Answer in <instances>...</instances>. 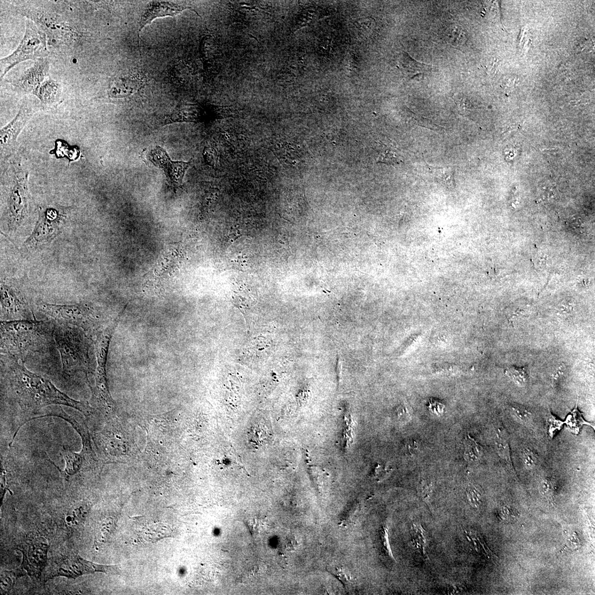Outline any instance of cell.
<instances>
[{"instance_id":"obj_1","label":"cell","mask_w":595,"mask_h":595,"mask_svg":"<svg viewBox=\"0 0 595 595\" xmlns=\"http://www.w3.org/2000/svg\"><path fill=\"white\" fill-rule=\"evenodd\" d=\"M5 379L10 393L27 417V422L38 417L49 406L71 407L87 415L91 409L87 403L74 400L62 393L48 380L28 370L19 360L11 358L6 366Z\"/></svg>"},{"instance_id":"obj_2","label":"cell","mask_w":595,"mask_h":595,"mask_svg":"<svg viewBox=\"0 0 595 595\" xmlns=\"http://www.w3.org/2000/svg\"><path fill=\"white\" fill-rule=\"evenodd\" d=\"M52 327L33 320L3 321L1 323L2 351L10 358L21 361L41 351L51 341Z\"/></svg>"},{"instance_id":"obj_3","label":"cell","mask_w":595,"mask_h":595,"mask_svg":"<svg viewBox=\"0 0 595 595\" xmlns=\"http://www.w3.org/2000/svg\"><path fill=\"white\" fill-rule=\"evenodd\" d=\"M46 42V36L44 31L39 28L32 20L28 19L24 37L18 48L10 56L0 61L1 79L11 68L22 62L46 58L48 54Z\"/></svg>"},{"instance_id":"obj_4","label":"cell","mask_w":595,"mask_h":595,"mask_svg":"<svg viewBox=\"0 0 595 595\" xmlns=\"http://www.w3.org/2000/svg\"><path fill=\"white\" fill-rule=\"evenodd\" d=\"M45 573L46 582L57 576L76 579L83 575L101 572L108 574H118L120 571L115 566H103L86 561L76 552H66L52 558Z\"/></svg>"},{"instance_id":"obj_5","label":"cell","mask_w":595,"mask_h":595,"mask_svg":"<svg viewBox=\"0 0 595 595\" xmlns=\"http://www.w3.org/2000/svg\"><path fill=\"white\" fill-rule=\"evenodd\" d=\"M10 169L11 185L7 200V218L9 228L15 231L24 222L28 214V173L21 164H13Z\"/></svg>"},{"instance_id":"obj_6","label":"cell","mask_w":595,"mask_h":595,"mask_svg":"<svg viewBox=\"0 0 595 595\" xmlns=\"http://www.w3.org/2000/svg\"><path fill=\"white\" fill-rule=\"evenodd\" d=\"M68 214V208L64 207H41L35 228L24 242L23 248L33 249L50 243L64 228Z\"/></svg>"},{"instance_id":"obj_7","label":"cell","mask_w":595,"mask_h":595,"mask_svg":"<svg viewBox=\"0 0 595 595\" xmlns=\"http://www.w3.org/2000/svg\"><path fill=\"white\" fill-rule=\"evenodd\" d=\"M39 311L60 324L76 326L87 331L93 325L95 316L87 303L58 305L46 302L37 304Z\"/></svg>"},{"instance_id":"obj_8","label":"cell","mask_w":595,"mask_h":595,"mask_svg":"<svg viewBox=\"0 0 595 595\" xmlns=\"http://www.w3.org/2000/svg\"><path fill=\"white\" fill-rule=\"evenodd\" d=\"M2 317L7 321L33 320L32 314L25 297L19 289L7 279H2Z\"/></svg>"},{"instance_id":"obj_9","label":"cell","mask_w":595,"mask_h":595,"mask_svg":"<svg viewBox=\"0 0 595 595\" xmlns=\"http://www.w3.org/2000/svg\"><path fill=\"white\" fill-rule=\"evenodd\" d=\"M82 448L80 452H76L69 449L63 448L62 456L66 462V466L63 471H61L64 479L69 481L77 476L84 475L93 465V451L90 435L81 437Z\"/></svg>"},{"instance_id":"obj_10","label":"cell","mask_w":595,"mask_h":595,"mask_svg":"<svg viewBox=\"0 0 595 595\" xmlns=\"http://www.w3.org/2000/svg\"><path fill=\"white\" fill-rule=\"evenodd\" d=\"M33 115L32 109L23 104L14 118L0 131L2 159L9 157L14 152L21 132Z\"/></svg>"},{"instance_id":"obj_11","label":"cell","mask_w":595,"mask_h":595,"mask_svg":"<svg viewBox=\"0 0 595 595\" xmlns=\"http://www.w3.org/2000/svg\"><path fill=\"white\" fill-rule=\"evenodd\" d=\"M148 160L154 166L165 172L172 183L182 184L186 170L191 165V161H172L165 150L160 146L155 147L148 154Z\"/></svg>"},{"instance_id":"obj_12","label":"cell","mask_w":595,"mask_h":595,"mask_svg":"<svg viewBox=\"0 0 595 595\" xmlns=\"http://www.w3.org/2000/svg\"><path fill=\"white\" fill-rule=\"evenodd\" d=\"M49 70L50 62L48 59H38L32 66L10 82L21 91L32 93L49 78Z\"/></svg>"},{"instance_id":"obj_13","label":"cell","mask_w":595,"mask_h":595,"mask_svg":"<svg viewBox=\"0 0 595 595\" xmlns=\"http://www.w3.org/2000/svg\"><path fill=\"white\" fill-rule=\"evenodd\" d=\"M185 10H191L200 16L199 13L191 9L190 7H187L184 5L165 2L150 3L148 5L147 9L141 16L138 36H139V33L142 32V30L147 25H150L154 20L166 16L174 17Z\"/></svg>"},{"instance_id":"obj_14","label":"cell","mask_w":595,"mask_h":595,"mask_svg":"<svg viewBox=\"0 0 595 595\" xmlns=\"http://www.w3.org/2000/svg\"><path fill=\"white\" fill-rule=\"evenodd\" d=\"M48 546L40 541L29 542L23 547V566L30 576H40L46 566Z\"/></svg>"},{"instance_id":"obj_15","label":"cell","mask_w":595,"mask_h":595,"mask_svg":"<svg viewBox=\"0 0 595 595\" xmlns=\"http://www.w3.org/2000/svg\"><path fill=\"white\" fill-rule=\"evenodd\" d=\"M44 105H51L57 102L61 95L60 84L49 77L47 78L32 93Z\"/></svg>"},{"instance_id":"obj_16","label":"cell","mask_w":595,"mask_h":595,"mask_svg":"<svg viewBox=\"0 0 595 595\" xmlns=\"http://www.w3.org/2000/svg\"><path fill=\"white\" fill-rule=\"evenodd\" d=\"M397 65L398 68L410 78L419 74L429 73L432 69L431 66L414 60L409 56V54L405 52H402L399 57Z\"/></svg>"},{"instance_id":"obj_17","label":"cell","mask_w":595,"mask_h":595,"mask_svg":"<svg viewBox=\"0 0 595 595\" xmlns=\"http://www.w3.org/2000/svg\"><path fill=\"white\" fill-rule=\"evenodd\" d=\"M135 78L125 77L114 82L109 91V96L112 98L127 97L137 89L138 82Z\"/></svg>"},{"instance_id":"obj_18","label":"cell","mask_w":595,"mask_h":595,"mask_svg":"<svg viewBox=\"0 0 595 595\" xmlns=\"http://www.w3.org/2000/svg\"><path fill=\"white\" fill-rule=\"evenodd\" d=\"M349 27L351 32L358 38L366 39L375 33L377 23L372 18H364L352 21Z\"/></svg>"},{"instance_id":"obj_19","label":"cell","mask_w":595,"mask_h":595,"mask_svg":"<svg viewBox=\"0 0 595 595\" xmlns=\"http://www.w3.org/2000/svg\"><path fill=\"white\" fill-rule=\"evenodd\" d=\"M412 542L425 559H429L427 552L428 544L427 532L419 522H413L412 526Z\"/></svg>"},{"instance_id":"obj_20","label":"cell","mask_w":595,"mask_h":595,"mask_svg":"<svg viewBox=\"0 0 595 595\" xmlns=\"http://www.w3.org/2000/svg\"><path fill=\"white\" fill-rule=\"evenodd\" d=\"M496 446L499 456L505 461L509 467L512 468L510 437L504 429H498L496 434Z\"/></svg>"},{"instance_id":"obj_21","label":"cell","mask_w":595,"mask_h":595,"mask_svg":"<svg viewBox=\"0 0 595 595\" xmlns=\"http://www.w3.org/2000/svg\"><path fill=\"white\" fill-rule=\"evenodd\" d=\"M464 458L468 462L479 461L482 456L483 448L472 437L467 435L464 442Z\"/></svg>"},{"instance_id":"obj_22","label":"cell","mask_w":595,"mask_h":595,"mask_svg":"<svg viewBox=\"0 0 595 595\" xmlns=\"http://www.w3.org/2000/svg\"><path fill=\"white\" fill-rule=\"evenodd\" d=\"M87 515V506L81 505L75 509V510L68 513L66 516V524L68 528L73 529L81 526L83 521Z\"/></svg>"},{"instance_id":"obj_23","label":"cell","mask_w":595,"mask_h":595,"mask_svg":"<svg viewBox=\"0 0 595 595\" xmlns=\"http://www.w3.org/2000/svg\"><path fill=\"white\" fill-rule=\"evenodd\" d=\"M466 537L467 541L477 552L482 553L488 558H491L494 555L479 535L472 532L466 531Z\"/></svg>"},{"instance_id":"obj_24","label":"cell","mask_w":595,"mask_h":595,"mask_svg":"<svg viewBox=\"0 0 595 595\" xmlns=\"http://www.w3.org/2000/svg\"><path fill=\"white\" fill-rule=\"evenodd\" d=\"M505 374L510 378L516 386L523 387L527 385L528 381V375L523 367L515 366L509 367L505 371Z\"/></svg>"},{"instance_id":"obj_25","label":"cell","mask_w":595,"mask_h":595,"mask_svg":"<svg viewBox=\"0 0 595 595\" xmlns=\"http://www.w3.org/2000/svg\"><path fill=\"white\" fill-rule=\"evenodd\" d=\"M510 412L515 419L523 424H528L532 419V413L524 407L514 404L511 406Z\"/></svg>"},{"instance_id":"obj_26","label":"cell","mask_w":595,"mask_h":595,"mask_svg":"<svg viewBox=\"0 0 595 595\" xmlns=\"http://www.w3.org/2000/svg\"><path fill=\"white\" fill-rule=\"evenodd\" d=\"M435 177L437 181L445 186H455L454 170L451 168L437 169L435 170Z\"/></svg>"},{"instance_id":"obj_27","label":"cell","mask_w":595,"mask_h":595,"mask_svg":"<svg viewBox=\"0 0 595 595\" xmlns=\"http://www.w3.org/2000/svg\"><path fill=\"white\" fill-rule=\"evenodd\" d=\"M379 162L387 164H398L402 162L394 149L383 145Z\"/></svg>"},{"instance_id":"obj_28","label":"cell","mask_w":595,"mask_h":595,"mask_svg":"<svg viewBox=\"0 0 595 595\" xmlns=\"http://www.w3.org/2000/svg\"><path fill=\"white\" fill-rule=\"evenodd\" d=\"M538 490L540 495L552 502L554 497V487L551 479L547 478L540 482Z\"/></svg>"},{"instance_id":"obj_29","label":"cell","mask_w":595,"mask_h":595,"mask_svg":"<svg viewBox=\"0 0 595 595\" xmlns=\"http://www.w3.org/2000/svg\"><path fill=\"white\" fill-rule=\"evenodd\" d=\"M521 460L524 467L528 469L533 468L536 465L537 457L532 450L526 448L521 451Z\"/></svg>"},{"instance_id":"obj_30","label":"cell","mask_w":595,"mask_h":595,"mask_svg":"<svg viewBox=\"0 0 595 595\" xmlns=\"http://www.w3.org/2000/svg\"><path fill=\"white\" fill-rule=\"evenodd\" d=\"M466 495L469 504L472 507H478L481 502V495L478 489L474 485H470L466 489Z\"/></svg>"},{"instance_id":"obj_31","label":"cell","mask_w":595,"mask_h":595,"mask_svg":"<svg viewBox=\"0 0 595 595\" xmlns=\"http://www.w3.org/2000/svg\"><path fill=\"white\" fill-rule=\"evenodd\" d=\"M381 539L383 551H384V553L388 557L395 561L392 552H391V550L389 540L388 528L386 526H383L381 531Z\"/></svg>"},{"instance_id":"obj_32","label":"cell","mask_w":595,"mask_h":595,"mask_svg":"<svg viewBox=\"0 0 595 595\" xmlns=\"http://www.w3.org/2000/svg\"><path fill=\"white\" fill-rule=\"evenodd\" d=\"M449 31V36H451V41L454 45H460L464 41V32L460 27L453 26Z\"/></svg>"},{"instance_id":"obj_33","label":"cell","mask_w":595,"mask_h":595,"mask_svg":"<svg viewBox=\"0 0 595 595\" xmlns=\"http://www.w3.org/2000/svg\"><path fill=\"white\" fill-rule=\"evenodd\" d=\"M333 572L344 585L348 586L351 584L352 577L343 568L336 567L333 570Z\"/></svg>"},{"instance_id":"obj_34","label":"cell","mask_w":595,"mask_h":595,"mask_svg":"<svg viewBox=\"0 0 595 595\" xmlns=\"http://www.w3.org/2000/svg\"><path fill=\"white\" fill-rule=\"evenodd\" d=\"M14 574L11 571H6L2 575V588L5 590H10L13 585Z\"/></svg>"},{"instance_id":"obj_35","label":"cell","mask_w":595,"mask_h":595,"mask_svg":"<svg viewBox=\"0 0 595 595\" xmlns=\"http://www.w3.org/2000/svg\"><path fill=\"white\" fill-rule=\"evenodd\" d=\"M359 509V504H358L350 506L343 516L342 523L346 524L351 523L358 512Z\"/></svg>"},{"instance_id":"obj_36","label":"cell","mask_w":595,"mask_h":595,"mask_svg":"<svg viewBox=\"0 0 595 595\" xmlns=\"http://www.w3.org/2000/svg\"><path fill=\"white\" fill-rule=\"evenodd\" d=\"M465 592V587L461 584H450L447 588V592L449 594H459Z\"/></svg>"},{"instance_id":"obj_37","label":"cell","mask_w":595,"mask_h":595,"mask_svg":"<svg viewBox=\"0 0 595 595\" xmlns=\"http://www.w3.org/2000/svg\"><path fill=\"white\" fill-rule=\"evenodd\" d=\"M421 487L422 497H424V499L426 500H428L430 497V493L432 492V484L424 482L422 483Z\"/></svg>"},{"instance_id":"obj_38","label":"cell","mask_w":595,"mask_h":595,"mask_svg":"<svg viewBox=\"0 0 595 595\" xmlns=\"http://www.w3.org/2000/svg\"><path fill=\"white\" fill-rule=\"evenodd\" d=\"M396 413L397 419L401 422H406L409 417L408 411L404 406H400V408L397 409Z\"/></svg>"},{"instance_id":"obj_39","label":"cell","mask_w":595,"mask_h":595,"mask_svg":"<svg viewBox=\"0 0 595 595\" xmlns=\"http://www.w3.org/2000/svg\"><path fill=\"white\" fill-rule=\"evenodd\" d=\"M444 408V406L439 402H430L429 403L430 410L434 414H436L437 415L442 414L443 412Z\"/></svg>"},{"instance_id":"obj_40","label":"cell","mask_w":595,"mask_h":595,"mask_svg":"<svg viewBox=\"0 0 595 595\" xmlns=\"http://www.w3.org/2000/svg\"><path fill=\"white\" fill-rule=\"evenodd\" d=\"M390 472L389 469H383L381 466H379L376 469L375 477L379 480H382Z\"/></svg>"},{"instance_id":"obj_41","label":"cell","mask_w":595,"mask_h":595,"mask_svg":"<svg viewBox=\"0 0 595 595\" xmlns=\"http://www.w3.org/2000/svg\"><path fill=\"white\" fill-rule=\"evenodd\" d=\"M297 544H297L294 537L291 536L288 539L287 547L289 550H295Z\"/></svg>"},{"instance_id":"obj_42","label":"cell","mask_w":595,"mask_h":595,"mask_svg":"<svg viewBox=\"0 0 595 595\" xmlns=\"http://www.w3.org/2000/svg\"><path fill=\"white\" fill-rule=\"evenodd\" d=\"M563 372V366L561 365L558 370L554 373L552 375V379L553 381H557L561 377Z\"/></svg>"},{"instance_id":"obj_43","label":"cell","mask_w":595,"mask_h":595,"mask_svg":"<svg viewBox=\"0 0 595 595\" xmlns=\"http://www.w3.org/2000/svg\"><path fill=\"white\" fill-rule=\"evenodd\" d=\"M408 446V450L410 452L417 449V443L416 442H411Z\"/></svg>"}]
</instances>
